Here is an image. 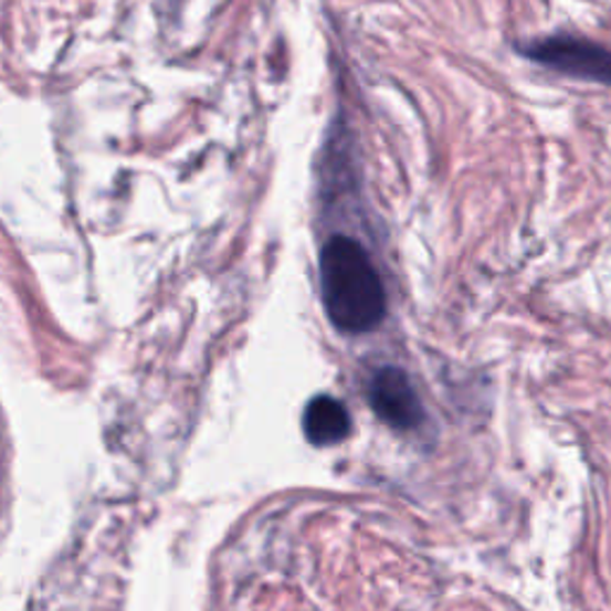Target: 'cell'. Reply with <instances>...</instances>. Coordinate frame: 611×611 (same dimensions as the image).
<instances>
[{
  "mask_svg": "<svg viewBox=\"0 0 611 611\" xmlns=\"http://www.w3.org/2000/svg\"><path fill=\"white\" fill-rule=\"evenodd\" d=\"M351 432V415L341 401L320 394L308 401L304 411V435L316 446H333L347 440Z\"/></svg>",
  "mask_w": 611,
  "mask_h": 611,
  "instance_id": "obj_4",
  "label": "cell"
},
{
  "mask_svg": "<svg viewBox=\"0 0 611 611\" xmlns=\"http://www.w3.org/2000/svg\"><path fill=\"white\" fill-rule=\"evenodd\" d=\"M320 294L327 318L339 333L364 335L384 320L387 294L368 251L337 234L320 253Z\"/></svg>",
  "mask_w": 611,
  "mask_h": 611,
  "instance_id": "obj_1",
  "label": "cell"
},
{
  "mask_svg": "<svg viewBox=\"0 0 611 611\" xmlns=\"http://www.w3.org/2000/svg\"><path fill=\"white\" fill-rule=\"evenodd\" d=\"M518 53L573 80L611 86V49L576 34H549L520 43Z\"/></svg>",
  "mask_w": 611,
  "mask_h": 611,
  "instance_id": "obj_2",
  "label": "cell"
},
{
  "mask_svg": "<svg viewBox=\"0 0 611 611\" xmlns=\"http://www.w3.org/2000/svg\"><path fill=\"white\" fill-rule=\"evenodd\" d=\"M368 401L378 419L394 430L409 432L425 423L423 401L401 368L384 366L372 372L368 382Z\"/></svg>",
  "mask_w": 611,
  "mask_h": 611,
  "instance_id": "obj_3",
  "label": "cell"
}]
</instances>
